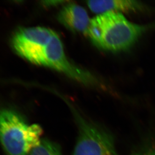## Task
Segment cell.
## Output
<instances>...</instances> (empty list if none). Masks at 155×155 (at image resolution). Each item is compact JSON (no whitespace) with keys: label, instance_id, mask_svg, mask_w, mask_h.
I'll list each match as a JSON object with an SVG mask.
<instances>
[{"label":"cell","instance_id":"4","mask_svg":"<svg viewBox=\"0 0 155 155\" xmlns=\"http://www.w3.org/2000/svg\"><path fill=\"white\" fill-rule=\"evenodd\" d=\"M78 137L73 155H117L112 137L75 112Z\"/></svg>","mask_w":155,"mask_h":155},{"label":"cell","instance_id":"5","mask_svg":"<svg viewBox=\"0 0 155 155\" xmlns=\"http://www.w3.org/2000/svg\"><path fill=\"white\" fill-rule=\"evenodd\" d=\"M44 66L64 73L84 84H97V80L91 73L78 68L67 59L62 41L56 33L53 35L47 46Z\"/></svg>","mask_w":155,"mask_h":155},{"label":"cell","instance_id":"8","mask_svg":"<svg viewBox=\"0 0 155 155\" xmlns=\"http://www.w3.org/2000/svg\"><path fill=\"white\" fill-rule=\"evenodd\" d=\"M30 155H62V154L59 145L47 139H43L32 150Z\"/></svg>","mask_w":155,"mask_h":155},{"label":"cell","instance_id":"1","mask_svg":"<svg viewBox=\"0 0 155 155\" xmlns=\"http://www.w3.org/2000/svg\"><path fill=\"white\" fill-rule=\"evenodd\" d=\"M129 22L122 13L107 12L91 19L86 35L97 47L111 51L130 48L145 30Z\"/></svg>","mask_w":155,"mask_h":155},{"label":"cell","instance_id":"2","mask_svg":"<svg viewBox=\"0 0 155 155\" xmlns=\"http://www.w3.org/2000/svg\"><path fill=\"white\" fill-rule=\"evenodd\" d=\"M43 130L29 124L22 116L10 109L0 110V142L7 155H30L41 141Z\"/></svg>","mask_w":155,"mask_h":155},{"label":"cell","instance_id":"9","mask_svg":"<svg viewBox=\"0 0 155 155\" xmlns=\"http://www.w3.org/2000/svg\"><path fill=\"white\" fill-rule=\"evenodd\" d=\"M132 155H155V152H146L136 153Z\"/></svg>","mask_w":155,"mask_h":155},{"label":"cell","instance_id":"3","mask_svg":"<svg viewBox=\"0 0 155 155\" xmlns=\"http://www.w3.org/2000/svg\"><path fill=\"white\" fill-rule=\"evenodd\" d=\"M54 33L43 27L20 28L13 37L12 46L20 57L43 66L47 45Z\"/></svg>","mask_w":155,"mask_h":155},{"label":"cell","instance_id":"6","mask_svg":"<svg viewBox=\"0 0 155 155\" xmlns=\"http://www.w3.org/2000/svg\"><path fill=\"white\" fill-rule=\"evenodd\" d=\"M58 20L71 31L86 35L91 20L83 8L70 3L66 4L59 12Z\"/></svg>","mask_w":155,"mask_h":155},{"label":"cell","instance_id":"7","mask_svg":"<svg viewBox=\"0 0 155 155\" xmlns=\"http://www.w3.org/2000/svg\"><path fill=\"white\" fill-rule=\"evenodd\" d=\"M87 4L91 11L99 15L111 12L130 13L139 12L143 9L142 4L131 0L89 1Z\"/></svg>","mask_w":155,"mask_h":155}]
</instances>
